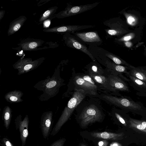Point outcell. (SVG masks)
<instances>
[{
	"label": "cell",
	"instance_id": "cell-1",
	"mask_svg": "<svg viewBox=\"0 0 146 146\" xmlns=\"http://www.w3.org/2000/svg\"><path fill=\"white\" fill-rule=\"evenodd\" d=\"M89 98L86 100H83L75 110L78 113V119L83 127L100 121L104 115L100 100L97 98Z\"/></svg>",
	"mask_w": 146,
	"mask_h": 146
},
{
	"label": "cell",
	"instance_id": "cell-2",
	"mask_svg": "<svg viewBox=\"0 0 146 146\" xmlns=\"http://www.w3.org/2000/svg\"><path fill=\"white\" fill-rule=\"evenodd\" d=\"M60 64L57 66L51 77L47 76L34 86L37 90L43 92V94L38 97L40 101H46L55 96L59 92L60 88L66 84L64 83V80L60 76Z\"/></svg>",
	"mask_w": 146,
	"mask_h": 146
},
{
	"label": "cell",
	"instance_id": "cell-3",
	"mask_svg": "<svg viewBox=\"0 0 146 146\" xmlns=\"http://www.w3.org/2000/svg\"><path fill=\"white\" fill-rule=\"evenodd\" d=\"M71 95V98L52 129L50 134L51 136L55 135L59 132L62 127L70 117L77 106L86 97H88L87 93L82 90H74Z\"/></svg>",
	"mask_w": 146,
	"mask_h": 146
},
{
	"label": "cell",
	"instance_id": "cell-4",
	"mask_svg": "<svg viewBox=\"0 0 146 146\" xmlns=\"http://www.w3.org/2000/svg\"><path fill=\"white\" fill-rule=\"evenodd\" d=\"M67 91L62 95V98L70 96L75 89L82 90L87 94L88 97L97 98L102 93L98 87L92 85L81 77L78 73L72 69V76L67 85Z\"/></svg>",
	"mask_w": 146,
	"mask_h": 146
},
{
	"label": "cell",
	"instance_id": "cell-5",
	"mask_svg": "<svg viewBox=\"0 0 146 146\" xmlns=\"http://www.w3.org/2000/svg\"><path fill=\"white\" fill-rule=\"evenodd\" d=\"M97 98L109 104L130 110H142L141 106L137 103L126 98H119L113 95L101 93Z\"/></svg>",
	"mask_w": 146,
	"mask_h": 146
},
{
	"label": "cell",
	"instance_id": "cell-6",
	"mask_svg": "<svg viewBox=\"0 0 146 146\" xmlns=\"http://www.w3.org/2000/svg\"><path fill=\"white\" fill-rule=\"evenodd\" d=\"M45 58L42 57L33 60L30 58H21L13 65V67L18 70V75L28 72L38 68Z\"/></svg>",
	"mask_w": 146,
	"mask_h": 146
},
{
	"label": "cell",
	"instance_id": "cell-7",
	"mask_svg": "<svg viewBox=\"0 0 146 146\" xmlns=\"http://www.w3.org/2000/svg\"><path fill=\"white\" fill-rule=\"evenodd\" d=\"M100 2H97L91 4L72 6H69L64 10L56 15L58 18H63L75 15L91 10L97 6Z\"/></svg>",
	"mask_w": 146,
	"mask_h": 146
},
{
	"label": "cell",
	"instance_id": "cell-8",
	"mask_svg": "<svg viewBox=\"0 0 146 146\" xmlns=\"http://www.w3.org/2000/svg\"><path fill=\"white\" fill-rule=\"evenodd\" d=\"M63 39L68 47L78 50L88 55L93 61L96 60L95 58L88 50L87 47L78 40L75 35L70 33H65L63 35Z\"/></svg>",
	"mask_w": 146,
	"mask_h": 146
},
{
	"label": "cell",
	"instance_id": "cell-9",
	"mask_svg": "<svg viewBox=\"0 0 146 146\" xmlns=\"http://www.w3.org/2000/svg\"><path fill=\"white\" fill-rule=\"evenodd\" d=\"M29 122L28 116L26 115L23 120L22 115L17 116L15 120L16 130H19L20 133V138L22 142V146H24L26 143L29 135L28 127Z\"/></svg>",
	"mask_w": 146,
	"mask_h": 146
},
{
	"label": "cell",
	"instance_id": "cell-10",
	"mask_svg": "<svg viewBox=\"0 0 146 146\" xmlns=\"http://www.w3.org/2000/svg\"><path fill=\"white\" fill-rule=\"evenodd\" d=\"M53 115L52 111H49L43 113L41 117L40 127L43 137L45 139L49 137L52 130Z\"/></svg>",
	"mask_w": 146,
	"mask_h": 146
},
{
	"label": "cell",
	"instance_id": "cell-11",
	"mask_svg": "<svg viewBox=\"0 0 146 146\" xmlns=\"http://www.w3.org/2000/svg\"><path fill=\"white\" fill-rule=\"evenodd\" d=\"M93 25H65L53 27L49 28H45L43 31L48 33H74L76 31L89 28H94Z\"/></svg>",
	"mask_w": 146,
	"mask_h": 146
},
{
	"label": "cell",
	"instance_id": "cell-12",
	"mask_svg": "<svg viewBox=\"0 0 146 146\" xmlns=\"http://www.w3.org/2000/svg\"><path fill=\"white\" fill-rule=\"evenodd\" d=\"M89 75L94 80L102 93L112 95L115 93L110 85L108 75Z\"/></svg>",
	"mask_w": 146,
	"mask_h": 146
},
{
	"label": "cell",
	"instance_id": "cell-13",
	"mask_svg": "<svg viewBox=\"0 0 146 146\" xmlns=\"http://www.w3.org/2000/svg\"><path fill=\"white\" fill-rule=\"evenodd\" d=\"M102 64L106 67L109 74H111L121 76L123 73L129 75L127 71V66L117 64L108 59H105Z\"/></svg>",
	"mask_w": 146,
	"mask_h": 146
},
{
	"label": "cell",
	"instance_id": "cell-14",
	"mask_svg": "<svg viewBox=\"0 0 146 146\" xmlns=\"http://www.w3.org/2000/svg\"><path fill=\"white\" fill-rule=\"evenodd\" d=\"M72 33L82 41L86 43L100 44L102 42V40L97 32H74Z\"/></svg>",
	"mask_w": 146,
	"mask_h": 146
},
{
	"label": "cell",
	"instance_id": "cell-15",
	"mask_svg": "<svg viewBox=\"0 0 146 146\" xmlns=\"http://www.w3.org/2000/svg\"><path fill=\"white\" fill-rule=\"evenodd\" d=\"M110 85L115 93L117 91H128L129 87L125 82L118 76L111 74L108 76Z\"/></svg>",
	"mask_w": 146,
	"mask_h": 146
},
{
	"label": "cell",
	"instance_id": "cell-16",
	"mask_svg": "<svg viewBox=\"0 0 146 146\" xmlns=\"http://www.w3.org/2000/svg\"><path fill=\"white\" fill-rule=\"evenodd\" d=\"M84 69L85 73L88 75L108 76L109 74L106 69H104L96 60L87 65Z\"/></svg>",
	"mask_w": 146,
	"mask_h": 146
},
{
	"label": "cell",
	"instance_id": "cell-17",
	"mask_svg": "<svg viewBox=\"0 0 146 146\" xmlns=\"http://www.w3.org/2000/svg\"><path fill=\"white\" fill-rule=\"evenodd\" d=\"M42 40L35 39H26L18 44L24 51H31L36 50L44 43Z\"/></svg>",
	"mask_w": 146,
	"mask_h": 146
},
{
	"label": "cell",
	"instance_id": "cell-18",
	"mask_svg": "<svg viewBox=\"0 0 146 146\" xmlns=\"http://www.w3.org/2000/svg\"><path fill=\"white\" fill-rule=\"evenodd\" d=\"M92 136L96 138L110 140H120L123 138L124 134L123 133H118L103 132H93L91 133Z\"/></svg>",
	"mask_w": 146,
	"mask_h": 146
},
{
	"label": "cell",
	"instance_id": "cell-19",
	"mask_svg": "<svg viewBox=\"0 0 146 146\" xmlns=\"http://www.w3.org/2000/svg\"><path fill=\"white\" fill-rule=\"evenodd\" d=\"M27 19L25 16H21L12 21L10 23L7 31L9 36L11 35L18 31Z\"/></svg>",
	"mask_w": 146,
	"mask_h": 146
},
{
	"label": "cell",
	"instance_id": "cell-20",
	"mask_svg": "<svg viewBox=\"0 0 146 146\" xmlns=\"http://www.w3.org/2000/svg\"><path fill=\"white\" fill-rule=\"evenodd\" d=\"M23 93L21 91L15 90L7 93L4 96L6 100L11 103H16L21 102L23 100L21 97Z\"/></svg>",
	"mask_w": 146,
	"mask_h": 146
},
{
	"label": "cell",
	"instance_id": "cell-21",
	"mask_svg": "<svg viewBox=\"0 0 146 146\" xmlns=\"http://www.w3.org/2000/svg\"><path fill=\"white\" fill-rule=\"evenodd\" d=\"M12 117L11 109L8 106H5L3 111L2 119L4 122V125L7 129H8L9 127Z\"/></svg>",
	"mask_w": 146,
	"mask_h": 146
},
{
	"label": "cell",
	"instance_id": "cell-22",
	"mask_svg": "<svg viewBox=\"0 0 146 146\" xmlns=\"http://www.w3.org/2000/svg\"><path fill=\"white\" fill-rule=\"evenodd\" d=\"M105 55L106 57L112 60L113 62L117 64L123 65L131 68L134 67L127 63L120 57L111 53L107 52L105 54Z\"/></svg>",
	"mask_w": 146,
	"mask_h": 146
},
{
	"label": "cell",
	"instance_id": "cell-23",
	"mask_svg": "<svg viewBox=\"0 0 146 146\" xmlns=\"http://www.w3.org/2000/svg\"><path fill=\"white\" fill-rule=\"evenodd\" d=\"M130 74L146 82V71L135 67L132 68Z\"/></svg>",
	"mask_w": 146,
	"mask_h": 146
},
{
	"label": "cell",
	"instance_id": "cell-24",
	"mask_svg": "<svg viewBox=\"0 0 146 146\" xmlns=\"http://www.w3.org/2000/svg\"><path fill=\"white\" fill-rule=\"evenodd\" d=\"M129 121L131 127L146 133V128L141 124L139 120L130 118Z\"/></svg>",
	"mask_w": 146,
	"mask_h": 146
},
{
	"label": "cell",
	"instance_id": "cell-25",
	"mask_svg": "<svg viewBox=\"0 0 146 146\" xmlns=\"http://www.w3.org/2000/svg\"><path fill=\"white\" fill-rule=\"evenodd\" d=\"M58 8V7L55 6L51 7L47 10L41 16L39 20V22L40 23L48 19V18L51 16H52L56 12Z\"/></svg>",
	"mask_w": 146,
	"mask_h": 146
},
{
	"label": "cell",
	"instance_id": "cell-26",
	"mask_svg": "<svg viewBox=\"0 0 146 146\" xmlns=\"http://www.w3.org/2000/svg\"><path fill=\"white\" fill-rule=\"evenodd\" d=\"M129 77L133 82L137 86L141 88H146V82L130 74L129 75Z\"/></svg>",
	"mask_w": 146,
	"mask_h": 146
},
{
	"label": "cell",
	"instance_id": "cell-27",
	"mask_svg": "<svg viewBox=\"0 0 146 146\" xmlns=\"http://www.w3.org/2000/svg\"><path fill=\"white\" fill-rule=\"evenodd\" d=\"M78 73L79 75L85 80H86L92 85L98 87L96 82L90 75L85 73Z\"/></svg>",
	"mask_w": 146,
	"mask_h": 146
},
{
	"label": "cell",
	"instance_id": "cell-28",
	"mask_svg": "<svg viewBox=\"0 0 146 146\" xmlns=\"http://www.w3.org/2000/svg\"><path fill=\"white\" fill-rule=\"evenodd\" d=\"M106 33L111 36H116L121 34L123 33L121 30H116L110 29H105Z\"/></svg>",
	"mask_w": 146,
	"mask_h": 146
},
{
	"label": "cell",
	"instance_id": "cell-29",
	"mask_svg": "<svg viewBox=\"0 0 146 146\" xmlns=\"http://www.w3.org/2000/svg\"><path fill=\"white\" fill-rule=\"evenodd\" d=\"M112 113L113 114L117 119L125 126H127V124L125 120L122 116L118 113L115 111L113 109Z\"/></svg>",
	"mask_w": 146,
	"mask_h": 146
},
{
	"label": "cell",
	"instance_id": "cell-30",
	"mask_svg": "<svg viewBox=\"0 0 146 146\" xmlns=\"http://www.w3.org/2000/svg\"><path fill=\"white\" fill-rule=\"evenodd\" d=\"M0 144L2 146H14L10 140L6 137L2 139Z\"/></svg>",
	"mask_w": 146,
	"mask_h": 146
},
{
	"label": "cell",
	"instance_id": "cell-31",
	"mask_svg": "<svg viewBox=\"0 0 146 146\" xmlns=\"http://www.w3.org/2000/svg\"><path fill=\"white\" fill-rule=\"evenodd\" d=\"M66 140L64 138L60 139L54 142L50 146H63Z\"/></svg>",
	"mask_w": 146,
	"mask_h": 146
},
{
	"label": "cell",
	"instance_id": "cell-32",
	"mask_svg": "<svg viewBox=\"0 0 146 146\" xmlns=\"http://www.w3.org/2000/svg\"><path fill=\"white\" fill-rule=\"evenodd\" d=\"M133 36L134 35L133 34H130L118 40L120 41H128L132 38Z\"/></svg>",
	"mask_w": 146,
	"mask_h": 146
},
{
	"label": "cell",
	"instance_id": "cell-33",
	"mask_svg": "<svg viewBox=\"0 0 146 146\" xmlns=\"http://www.w3.org/2000/svg\"><path fill=\"white\" fill-rule=\"evenodd\" d=\"M108 142L106 140H103L98 143L99 146H108Z\"/></svg>",
	"mask_w": 146,
	"mask_h": 146
},
{
	"label": "cell",
	"instance_id": "cell-34",
	"mask_svg": "<svg viewBox=\"0 0 146 146\" xmlns=\"http://www.w3.org/2000/svg\"><path fill=\"white\" fill-rule=\"evenodd\" d=\"M50 24V21L49 20L47 19L44 21V26L46 28L48 27Z\"/></svg>",
	"mask_w": 146,
	"mask_h": 146
},
{
	"label": "cell",
	"instance_id": "cell-35",
	"mask_svg": "<svg viewBox=\"0 0 146 146\" xmlns=\"http://www.w3.org/2000/svg\"><path fill=\"white\" fill-rule=\"evenodd\" d=\"M110 146H122L121 144L120 143L114 142H112L111 144H110Z\"/></svg>",
	"mask_w": 146,
	"mask_h": 146
},
{
	"label": "cell",
	"instance_id": "cell-36",
	"mask_svg": "<svg viewBox=\"0 0 146 146\" xmlns=\"http://www.w3.org/2000/svg\"><path fill=\"white\" fill-rule=\"evenodd\" d=\"M128 22L130 23H131L135 21V20L134 18L132 16H130L128 19Z\"/></svg>",
	"mask_w": 146,
	"mask_h": 146
},
{
	"label": "cell",
	"instance_id": "cell-37",
	"mask_svg": "<svg viewBox=\"0 0 146 146\" xmlns=\"http://www.w3.org/2000/svg\"><path fill=\"white\" fill-rule=\"evenodd\" d=\"M5 13V11H0V20L3 18V17Z\"/></svg>",
	"mask_w": 146,
	"mask_h": 146
},
{
	"label": "cell",
	"instance_id": "cell-38",
	"mask_svg": "<svg viewBox=\"0 0 146 146\" xmlns=\"http://www.w3.org/2000/svg\"><path fill=\"white\" fill-rule=\"evenodd\" d=\"M139 121L144 127L146 128V121L139 120Z\"/></svg>",
	"mask_w": 146,
	"mask_h": 146
},
{
	"label": "cell",
	"instance_id": "cell-39",
	"mask_svg": "<svg viewBox=\"0 0 146 146\" xmlns=\"http://www.w3.org/2000/svg\"><path fill=\"white\" fill-rule=\"evenodd\" d=\"M126 46L127 47H130L132 45V43L129 42H126L125 43Z\"/></svg>",
	"mask_w": 146,
	"mask_h": 146
},
{
	"label": "cell",
	"instance_id": "cell-40",
	"mask_svg": "<svg viewBox=\"0 0 146 146\" xmlns=\"http://www.w3.org/2000/svg\"><path fill=\"white\" fill-rule=\"evenodd\" d=\"M80 146H86L83 144H81Z\"/></svg>",
	"mask_w": 146,
	"mask_h": 146
},
{
	"label": "cell",
	"instance_id": "cell-41",
	"mask_svg": "<svg viewBox=\"0 0 146 146\" xmlns=\"http://www.w3.org/2000/svg\"></svg>",
	"mask_w": 146,
	"mask_h": 146
}]
</instances>
